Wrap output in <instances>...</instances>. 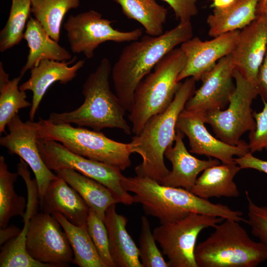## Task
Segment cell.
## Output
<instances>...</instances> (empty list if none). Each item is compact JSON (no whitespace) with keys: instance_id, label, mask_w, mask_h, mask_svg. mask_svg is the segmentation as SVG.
<instances>
[{"instance_id":"3957f363","label":"cell","mask_w":267,"mask_h":267,"mask_svg":"<svg viewBox=\"0 0 267 267\" xmlns=\"http://www.w3.org/2000/svg\"><path fill=\"white\" fill-rule=\"evenodd\" d=\"M195 82L192 77L185 79L169 107L150 118L140 133L132 137V152L142 158L134 169L137 176L161 183L169 172L164 162L165 152L175 141L178 117L194 93Z\"/></svg>"},{"instance_id":"7402d4cb","label":"cell","mask_w":267,"mask_h":267,"mask_svg":"<svg viewBox=\"0 0 267 267\" xmlns=\"http://www.w3.org/2000/svg\"><path fill=\"white\" fill-rule=\"evenodd\" d=\"M23 39L27 43L29 53L20 72L22 77L43 60L67 61L73 58L69 52L53 39L40 22L32 16L27 24Z\"/></svg>"},{"instance_id":"f1b7e54d","label":"cell","mask_w":267,"mask_h":267,"mask_svg":"<svg viewBox=\"0 0 267 267\" xmlns=\"http://www.w3.org/2000/svg\"><path fill=\"white\" fill-rule=\"evenodd\" d=\"M31 13L48 34L59 42L63 20L67 13L80 6V0H31Z\"/></svg>"},{"instance_id":"277c9868","label":"cell","mask_w":267,"mask_h":267,"mask_svg":"<svg viewBox=\"0 0 267 267\" xmlns=\"http://www.w3.org/2000/svg\"><path fill=\"white\" fill-rule=\"evenodd\" d=\"M112 67L108 58L102 59L83 85V103L71 111L51 113L47 120L56 124L88 127L97 131L116 128L127 135L131 134L132 128L124 118L127 111L111 89L109 78Z\"/></svg>"},{"instance_id":"30bf717a","label":"cell","mask_w":267,"mask_h":267,"mask_svg":"<svg viewBox=\"0 0 267 267\" xmlns=\"http://www.w3.org/2000/svg\"><path fill=\"white\" fill-rule=\"evenodd\" d=\"M224 220L192 212L181 220L161 223L152 232L168 258L169 267H198L195 250L199 234L204 229L214 227Z\"/></svg>"},{"instance_id":"6da1fadb","label":"cell","mask_w":267,"mask_h":267,"mask_svg":"<svg viewBox=\"0 0 267 267\" xmlns=\"http://www.w3.org/2000/svg\"><path fill=\"white\" fill-rule=\"evenodd\" d=\"M192 36L190 21L180 22L160 36L146 35L123 49L112 67L111 76L116 94L127 111L132 110L134 92L140 82L167 54Z\"/></svg>"},{"instance_id":"5bb4252c","label":"cell","mask_w":267,"mask_h":267,"mask_svg":"<svg viewBox=\"0 0 267 267\" xmlns=\"http://www.w3.org/2000/svg\"><path fill=\"white\" fill-rule=\"evenodd\" d=\"M205 124L203 114L184 109L178 117L176 129L187 137L190 153L230 164L234 162V156L240 157L250 152L248 144L244 140L237 145L227 144L213 136Z\"/></svg>"},{"instance_id":"603a6c76","label":"cell","mask_w":267,"mask_h":267,"mask_svg":"<svg viewBox=\"0 0 267 267\" xmlns=\"http://www.w3.org/2000/svg\"><path fill=\"white\" fill-rule=\"evenodd\" d=\"M234 162L209 167L197 178L191 193L203 199L237 198L240 192L234 178L241 170Z\"/></svg>"},{"instance_id":"74e56055","label":"cell","mask_w":267,"mask_h":267,"mask_svg":"<svg viewBox=\"0 0 267 267\" xmlns=\"http://www.w3.org/2000/svg\"><path fill=\"white\" fill-rule=\"evenodd\" d=\"M234 161L241 170L251 169L267 174V161L255 157L250 152L242 156L234 158Z\"/></svg>"},{"instance_id":"f35d334b","label":"cell","mask_w":267,"mask_h":267,"mask_svg":"<svg viewBox=\"0 0 267 267\" xmlns=\"http://www.w3.org/2000/svg\"><path fill=\"white\" fill-rule=\"evenodd\" d=\"M256 87L263 102L267 103V49L258 71Z\"/></svg>"},{"instance_id":"9a60e30c","label":"cell","mask_w":267,"mask_h":267,"mask_svg":"<svg viewBox=\"0 0 267 267\" xmlns=\"http://www.w3.org/2000/svg\"><path fill=\"white\" fill-rule=\"evenodd\" d=\"M9 133L0 138V144L16 154L30 167L36 179L40 201L50 182L56 178L45 165L40 153L35 131L29 121L23 122L16 115L7 125Z\"/></svg>"},{"instance_id":"8d00e7d4","label":"cell","mask_w":267,"mask_h":267,"mask_svg":"<svg viewBox=\"0 0 267 267\" xmlns=\"http://www.w3.org/2000/svg\"><path fill=\"white\" fill-rule=\"evenodd\" d=\"M167 2L174 11L180 22L190 21L198 13L197 0H162Z\"/></svg>"},{"instance_id":"484cf974","label":"cell","mask_w":267,"mask_h":267,"mask_svg":"<svg viewBox=\"0 0 267 267\" xmlns=\"http://www.w3.org/2000/svg\"><path fill=\"white\" fill-rule=\"evenodd\" d=\"M66 233L73 252L72 263L80 267H107L101 259L87 225L77 226L60 213L52 214Z\"/></svg>"},{"instance_id":"44dd1931","label":"cell","mask_w":267,"mask_h":267,"mask_svg":"<svg viewBox=\"0 0 267 267\" xmlns=\"http://www.w3.org/2000/svg\"><path fill=\"white\" fill-rule=\"evenodd\" d=\"M104 222L108 233L110 255L115 267H143L138 248L127 230L128 220L117 212L116 204L107 209Z\"/></svg>"},{"instance_id":"d6a6232c","label":"cell","mask_w":267,"mask_h":267,"mask_svg":"<svg viewBox=\"0 0 267 267\" xmlns=\"http://www.w3.org/2000/svg\"><path fill=\"white\" fill-rule=\"evenodd\" d=\"M140 229L138 250L143 267H169L157 246L149 221L145 216L141 217Z\"/></svg>"},{"instance_id":"ba28073f","label":"cell","mask_w":267,"mask_h":267,"mask_svg":"<svg viewBox=\"0 0 267 267\" xmlns=\"http://www.w3.org/2000/svg\"><path fill=\"white\" fill-rule=\"evenodd\" d=\"M37 143L41 157L50 170H75L106 186L119 203L127 206L134 203L133 196L122 185L124 176L119 169L76 154L55 140L37 139Z\"/></svg>"},{"instance_id":"1f68e13d","label":"cell","mask_w":267,"mask_h":267,"mask_svg":"<svg viewBox=\"0 0 267 267\" xmlns=\"http://www.w3.org/2000/svg\"><path fill=\"white\" fill-rule=\"evenodd\" d=\"M29 220H24L20 234L0 246V267H54L33 258L26 248V235Z\"/></svg>"},{"instance_id":"60d3db41","label":"cell","mask_w":267,"mask_h":267,"mask_svg":"<svg viewBox=\"0 0 267 267\" xmlns=\"http://www.w3.org/2000/svg\"><path fill=\"white\" fill-rule=\"evenodd\" d=\"M234 0H213L210 7L213 9H223L228 7Z\"/></svg>"},{"instance_id":"5b68a950","label":"cell","mask_w":267,"mask_h":267,"mask_svg":"<svg viewBox=\"0 0 267 267\" xmlns=\"http://www.w3.org/2000/svg\"><path fill=\"white\" fill-rule=\"evenodd\" d=\"M195 248L198 267H256L267 260V247L253 240L239 222L224 219Z\"/></svg>"},{"instance_id":"ac0fdd59","label":"cell","mask_w":267,"mask_h":267,"mask_svg":"<svg viewBox=\"0 0 267 267\" xmlns=\"http://www.w3.org/2000/svg\"><path fill=\"white\" fill-rule=\"evenodd\" d=\"M76 56L67 61L43 60L30 70L29 79L20 87V90L32 92V106L29 120L33 121L39 105L48 89L54 83L66 84L77 76L78 71L85 64L83 60L77 61Z\"/></svg>"},{"instance_id":"83f0119b","label":"cell","mask_w":267,"mask_h":267,"mask_svg":"<svg viewBox=\"0 0 267 267\" xmlns=\"http://www.w3.org/2000/svg\"><path fill=\"white\" fill-rule=\"evenodd\" d=\"M18 77L9 80V75L0 62V133H5V128L18 114L20 109L31 107L32 103L26 100L25 91L18 86L22 78Z\"/></svg>"},{"instance_id":"4fadbf2b","label":"cell","mask_w":267,"mask_h":267,"mask_svg":"<svg viewBox=\"0 0 267 267\" xmlns=\"http://www.w3.org/2000/svg\"><path fill=\"white\" fill-rule=\"evenodd\" d=\"M234 69L230 54L220 59L201 77V86L187 101L184 109L203 115L224 109L235 89Z\"/></svg>"},{"instance_id":"e0dca14e","label":"cell","mask_w":267,"mask_h":267,"mask_svg":"<svg viewBox=\"0 0 267 267\" xmlns=\"http://www.w3.org/2000/svg\"><path fill=\"white\" fill-rule=\"evenodd\" d=\"M267 49V13L259 11L256 18L240 31L230 53L235 68L256 86L258 71Z\"/></svg>"},{"instance_id":"4dcf8cb0","label":"cell","mask_w":267,"mask_h":267,"mask_svg":"<svg viewBox=\"0 0 267 267\" xmlns=\"http://www.w3.org/2000/svg\"><path fill=\"white\" fill-rule=\"evenodd\" d=\"M31 13V0H11L7 20L0 32V52H4L20 43L23 39Z\"/></svg>"},{"instance_id":"b9f144b4","label":"cell","mask_w":267,"mask_h":267,"mask_svg":"<svg viewBox=\"0 0 267 267\" xmlns=\"http://www.w3.org/2000/svg\"><path fill=\"white\" fill-rule=\"evenodd\" d=\"M264 11L267 13V0L259 2L258 7V11Z\"/></svg>"},{"instance_id":"ab89813d","label":"cell","mask_w":267,"mask_h":267,"mask_svg":"<svg viewBox=\"0 0 267 267\" xmlns=\"http://www.w3.org/2000/svg\"><path fill=\"white\" fill-rule=\"evenodd\" d=\"M22 230L14 224H11L0 229V245H3L10 240L20 234Z\"/></svg>"},{"instance_id":"7c38bea8","label":"cell","mask_w":267,"mask_h":267,"mask_svg":"<svg viewBox=\"0 0 267 267\" xmlns=\"http://www.w3.org/2000/svg\"><path fill=\"white\" fill-rule=\"evenodd\" d=\"M29 254L54 267H68L73 252L66 233L52 215L36 213L30 220L26 235Z\"/></svg>"},{"instance_id":"f546056e","label":"cell","mask_w":267,"mask_h":267,"mask_svg":"<svg viewBox=\"0 0 267 267\" xmlns=\"http://www.w3.org/2000/svg\"><path fill=\"white\" fill-rule=\"evenodd\" d=\"M17 173L9 172L3 156H0V227L8 226L10 219L19 216L23 219L27 202L23 196L17 194L14 183Z\"/></svg>"},{"instance_id":"7bdbcfd3","label":"cell","mask_w":267,"mask_h":267,"mask_svg":"<svg viewBox=\"0 0 267 267\" xmlns=\"http://www.w3.org/2000/svg\"><path fill=\"white\" fill-rule=\"evenodd\" d=\"M266 0H260V1L263 2V1H265Z\"/></svg>"},{"instance_id":"9c48e42d","label":"cell","mask_w":267,"mask_h":267,"mask_svg":"<svg viewBox=\"0 0 267 267\" xmlns=\"http://www.w3.org/2000/svg\"><path fill=\"white\" fill-rule=\"evenodd\" d=\"M235 90L228 107L223 110L204 114L205 123L209 124L217 138L231 145H237L241 137L256 128L251 105L259 95L257 88L246 80L236 69L233 72Z\"/></svg>"},{"instance_id":"8fae6325","label":"cell","mask_w":267,"mask_h":267,"mask_svg":"<svg viewBox=\"0 0 267 267\" xmlns=\"http://www.w3.org/2000/svg\"><path fill=\"white\" fill-rule=\"evenodd\" d=\"M114 22L104 18L100 13L92 9L69 16L63 27L72 52L82 53L91 59L95 50L102 43L133 42L142 35L140 28L126 32L114 29L112 26Z\"/></svg>"},{"instance_id":"2e32d148","label":"cell","mask_w":267,"mask_h":267,"mask_svg":"<svg viewBox=\"0 0 267 267\" xmlns=\"http://www.w3.org/2000/svg\"><path fill=\"white\" fill-rule=\"evenodd\" d=\"M239 32V30L231 31L206 41L196 37L181 44L180 47L186 60L178 77V82L189 77L196 81L200 80L220 59L231 53Z\"/></svg>"},{"instance_id":"52a82bcc","label":"cell","mask_w":267,"mask_h":267,"mask_svg":"<svg viewBox=\"0 0 267 267\" xmlns=\"http://www.w3.org/2000/svg\"><path fill=\"white\" fill-rule=\"evenodd\" d=\"M34 128L37 139L60 142L71 151L87 158L100 162L121 171L131 165L132 145L112 140L103 133L68 123H53L39 118L29 121Z\"/></svg>"},{"instance_id":"d590c367","label":"cell","mask_w":267,"mask_h":267,"mask_svg":"<svg viewBox=\"0 0 267 267\" xmlns=\"http://www.w3.org/2000/svg\"><path fill=\"white\" fill-rule=\"evenodd\" d=\"M264 107L260 112H254L256 128L249 134L248 147L250 152L267 151V103L263 102Z\"/></svg>"},{"instance_id":"ffe728a7","label":"cell","mask_w":267,"mask_h":267,"mask_svg":"<svg viewBox=\"0 0 267 267\" xmlns=\"http://www.w3.org/2000/svg\"><path fill=\"white\" fill-rule=\"evenodd\" d=\"M40 204L44 213L59 212L75 225H87L89 208L80 194L58 176L49 184Z\"/></svg>"},{"instance_id":"e575fe53","label":"cell","mask_w":267,"mask_h":267,"mask_svg":"<svg viewBox=\"0 0 267 267\" xmlns=\"http://www.w3.org/2000/svg\"><path fill=\"white\" fill-rule=\"evenodd\" d=\"M248 203L247 223L251 227L253 235L267 247V206L256 205L245 191Z\"/></svg>"},{"instance_id":"4316f807","label":"cell","mask_w":267,"mask_h":267,"mask_svg":"<svg viewBox=\"0 0 267 267\" xmlns=\"http://www.w3.org/2000/svg\"><path fill=\"white\" fill-rule=\"evenodd\" d=\"M121 7L123 13L129 19L139 23L146 35L158 36L163 32L168 10L155 0H112Z\"/></svg>"},{"instance_id":"d4e9b609","label":"cell","mask_w":267,"mask_h":267,"mask_svg":"<svg viewBox=\"0 0 267 267\" xmlns=\"http://www.w3.org/2000/svg\"><path fill=\"white\" fill-rule=\"evenodd\" d=\"M260 0H234L228 7L214 9L207 18L208 35L214 38L242 29L257 17Z\"/></svg>"},{"instance_id":"cb8c5ba5","label":"cell","mask_w":267,"mask_h":267,"mask_svg":"<svg viewBox=\"0 0 267 267\" xmlns=\"http://www.w3.org/2000/svg\"><path fill=\"white\" fill-rule=\"evenodd\" d=\"M55 172L80 194L89 209L103 221L108 207L119 203L106 186L93 179L72 169Z\"/></svg>"},{"instance_id":"836d02e7","label":"cell","mask_w":267,"mask_h":267,"mask_svg":"<svg viewBox=\"0 0 267 267\" xmlns=\"http://www.w3.org/2000/svg\"><path fill=\"white\" fill-rule=\"evenodd\" d=\"M87 226L102 261L107 267H115L109 251L108 233L104 221L90 209L87 221Z\"/></svg>"},{"instance_id":"8992f818","label":"cell","mask_w":267,"mask_h":267,"mask_svg":"<svg viewBox=\"0 0 267 267\" xmlns=\"http://www.w3.org/2000/svg\"><path fill=\"white\" fill-rule=\"evenodd\" d=\"M186 60L180 47L175 48L138 84L128 116L134 135L140 133L150 118L164 112L170 105L182 84L178 82V77Z\"/></svg>"},{"instance_id":"7a4b0ae2","label":"cell","mask_w":267,"mask_h":267,"mask_svg":"<svg viewBox=\"0 0 267 267\" xmlns=\"http://www.w3.org/2000/svg\"><path fill=\"white\" fill-rule=\"evenodd\" d=\"M121 184L134 194L133 202L140 204L147 215L157 218L160 223L181 220L192 212L245 222L241 211L226 205L201 198L181 187L167 186L147 178L124 177Z\"/></svg>"},{"instance_id":"d6986e66","label":"cell","mask_w":267,"mask_h":267,"mask_svg":"<svg viewBox=\"0 0 267 267\" xmlns=\"http://www.w3.org/2000/svg\"><path fill=\"white\" fill-rule=\"evenodd\" d=\"M183 136L184 134L176 129L175 144L170 145L164 154L172 164V170L160 184L190 191L200 173L209 167L220 164V162L215 158L200 160L192 155L184 145Z\"/></svg>"}]
</instances>
